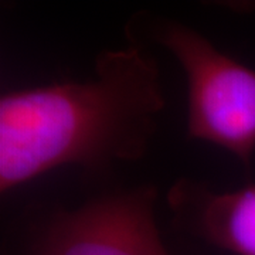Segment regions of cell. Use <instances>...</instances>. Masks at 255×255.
Here are the masks:
<instances>
[{
  "instance_id": "obj_1",
  "label": "cell",
  "mask_w": 255,
  "mask_h": 255,
  "mask_svg": "<svg viewBox=\"0 0 255 255\" xmlns=\"http://www.w3.org/2000/svg\"><path fill=\"white\" fill-rule=\"evenodd\" d=\"M164 108L160 71L133 43L100 54L87 81L0 97V190L63 166L101 169L145 155Z\"/></svg>"
},
{
  "instance_id": "obj_2",
  "label": "cell",
  "mask_w": 255,
  "mask_h": 255,
  "mask_svg": "<svg viewBox=\"0 0 255 255\" xmlns=\"http://www.w3.org/2000/svg\"><path fill=\"white\" fill-rule=\"evenodd\" d=\"M157 41L186 75L187 136L223 147L250 167L255 153V70L182 23H166Z\"/></svg>"
},
{
  "instance_id": "obj_3",
  "label": "cell",
  "mask_w": 255,
  "mask_h": 255,
  "mask_svg": "<svg viewBox=\"0 0 255 255\" xmlns=\"http://www.w3.org/2000/svg\"><path fill=\"white\" fill-rule=\"evenodd\" d=\"M156 191L140 187L55 214L34 255H169L155 219Z\"/></svg>"
},
{
  "instance_id": "obj_4",
  "label": "cell",
  "mask_w": 255,
  "mask_h": 255,
  "mask_svg": "<svg viewBox=\"0 0 255 255\" xmlns=\"http://www.w3.org/2000/svg\"><path fill=\"white\" fill-rule=\"evenodd\" d=\"M169 201L179 219L207 241L236 255H255V184L216 193L183 180Z\"/></svg>"
}]
</instances>
